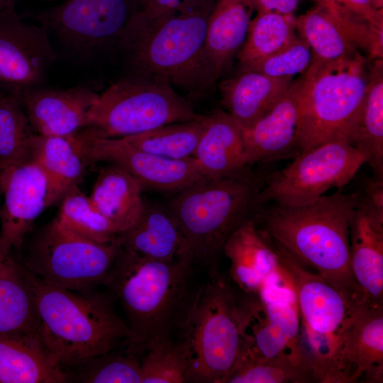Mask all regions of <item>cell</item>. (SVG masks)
Segmentation results:
<instances>
[{"label": "cell", "instance_id": "obj_20", "mask_svg": "<svg viewBox=\"0 0 383 383\" xmlns=\"http://www.w3.org/2000/svg\"><path fill=\"white\" fill-rule=\"evenodd\" d=\"M99 96L85 87L57 90L40 86L19 94L34 132L57 136H71L86 128L89 112Z\"/></svg>", "mask_w": 383, "mask_h": 383}, {"label": "cell", "instance_id": "obj_30", "mask_svg": "<svg viewBox=\"0 0 383 383\" xmlns=\"http://www.w3.org/2000/svg\"><path fill=\"white\" fill-rule=\"evenodd\" d=\"M365 106L353 141L364 155L375 179L383 177V65L377 59L369 72Z\"/></svg>", "mask_w": 383, "mask_h": 383}, {"label": "cell", "instance_id": "obj_28", "mask_svg": "<svg viewBox=\"0 0 383 383\" xmlns=\"http://www.w3.org/2000/svg\"><path fill=\"white\" fill-rule=\"evenodd\" d=\"M28 333L37 334L28 270L0 247V336Z\"/></svg>", "mask_w": 383, "mask_h": 383}, {"label": "cell", "instance_id": "obj_11", "mask_svg": "<svg viewBox=\"0 0 383 383\" xmlns=\"http://www.w3.org/2000/svg\"><path fill=\"white\" fill-rule=\"evenodd\" d=\"M365 162L360 150L346 140L320 144L299 153L282 170L267 174L259 201L262 206L309 204L331 189H341Z\"/></svg>", "mask_w": 383, "mask_h": 383}, {"label": "cell", "instance_id": "obj_19", "mask_svg": "<svg viewBox=\"0 0 383 383\" xmlns=\"http://www.w3.org/2000/svg\"><path fill=\"white\" fill-rule=\"evenodd\" d=\"M383 382V306L366 307L348 331L333 368L331 383Z\"/></svg>", "mask_w": 383, "mask_h": 383}, {"label": "cell", "instance_id": "obj_33", "mask_svg": "<svg viewBox=\"0 0 383 383\" xmlns=\"http://www.w3.org/2000/svg\"><path fill=\"white\" fill-rule=\"evenodd\" d=\"M204 126V115H200L194 120L163 125L123 138L145 152L179 160L193 157Z\"/></svg>", "mask_w": 383, "mask_h": 383}, {"label": "cell", "instance_id": "obj_36", "mask_svg": "<svg viewBox=\"0 0 383 383\" xmlns=\"http://www.w3.org/2000/svg\"><path fill=\"white\" fill-rule=\"evenodd\" d=\"M314 382L304 365L286 358H264L242 349L225 383Z\"/></svg>", "mask_w": 383, "mask_h": 383}, {"label": "cell", "instance_id": "obj_10", "mask_svg": "<svg viewBox=\"0 0 383 383\" xmlns=\"http://www.w3.org/2000/svg\"><path fill=\"white\" fill-rule=\"evenodd\" d=\"M120 246L118 241L101 243L82 238L55 218L34 238L24 266L54 285L88 291L103 284Z\"/></svg>", "mask_w": 383, "mask_h": 383}, {"label": "cell", "instance_id": "obj_27", "mask_svg": "<svg viewBox=\"0 0 383 383\" xmlns=\"http://www.w3.org/2000/svg\"><path fill=\"white\" fill-rule=\"evenodd\" d=\"M123 248L145 257L171 262L184 255V239L178 225L167 209L144 201L136 223L119 235Z\"/></svg>", "mask_w": 383, "mask_h": 383}, {"label": "cell", "instance_id": "obj_14", "mask_svg": "<svg viewBox=\"0 0 383 383\" xmlns=\"http://www.w3.org/2000/svg\"><path fill=\"white\" fill-rule=\"evenodd\" d=\"M55 59L43 26L24 22L15 10L0 12V91L19 95L40 86Z\"/></svg>", "mask_w": 383, "mask_h": 383}, {"label": "cell", "instance_id": "obj_13", "mask_svg": "<svg viewBox=\"0 0 383 383\" xmlns=\"http://www.w3.org/2000/svg\"><path fill=\"white\" fill-rule=\"evenodd\" d=\"M247 295L238 302L242 349L260 357L286 358L306 366L296 297L264 299Z\"/></svg>", "mask_w": 383, "mask_h": 383}, {"label": "cell", "instance_id": "obj_2", "mask_svg": "<svg viewBox=\"0 0 383 383\" xmlns=\"http://www.w3.org/2000/svg\"><path fill=\"white\" fill-rule=\"evenodd\" d=\"M215 0H194L155 16L133 13L117 43L132 74L162 78L194 97L216 82L205 43Z\"/></svg>", "mask_w": 383, "mask_h": 383}, {"label": "cell", "instance_id": "obj_41", "mask_svg": "<svg viewBox=\"0 0 383 383\" xmlns=\"http://www.w3.org/2000/svg\"><path fill=\"white\" fill-rule=\"evenodd\" d=\"M256 11L294 15L300 0H254Z\"/></svg>", "mask_w": 383, "mask_h": 383}, {"label": "cell", "instance_id": "obj_37", "mask_svg": "<svg viewBox=\"0 0 383 383\" xmlns=\"http://www.w3.org/2000/svg\"><path fill=\"white\" fill-rule=\"evenodd\" d=\"M141 353V383L186 382V355L172 336L152 342Z\"/></svg>", "mask_w": 383, "mask_h": 383}, {"label": "cell", "instance_id": "obj_39", "mask_svg": "<svg viewBox=\"0 0 383 383\" xmlns=\"http://www.w3.org/2000/svg\"><path fill=\"white\" fill-rule=\"evenodd\" d=\"M313 53L307 43L297 36L277 52L240 69L257 71L275 78H294L309 68Z\"/></svg>", "mask_w": 383, "mask_h": 383}, {"label": "cell", "instance_id": "obj_40", "mask_svg": "<svg viewBox=\"0 0 383 383\" xmlns=\"http://www.w3.org/2000/svg\"><path fill=\"white\" fill-rule=\"evenodd\" d=\"M343 9L383 30V12L376 10L370 0H331Z\"/></svg>", "mask_w": 383, "mask_h": 383}, {"label": "cell", "instance_id": "obj_9", "mask_svg": "<svg viewBox=\"0 0 383 383\" xmlns=\"http://www.w3.org/2000/svg\"><path fill=\"white\" fill-rule=\"evenodd\" d=\"M199 116L168 80L131 74L99 94L87 128L99 137L123 138Z\"/></svg>", "mask_w": 383, "mask_h": 383}, {"label": "cell", "instance_id": "obj_6", "mask_svg": "<svg viewBox=\"0 0 383 383\" xmlns=\"http://www.w3.org/2000/svg\"><path fill=\"white\" fill-rule=\"evenodd\" d=\"M187 360L186 382L225 383L243 345L240 315L228 280L217 267L190 290L173 331Z\"/></svg>", "mask_w": 383, "mask_h": 383}, {"label": "cell", "instance_id": "obj_31", "mask_svg": "<svg viewBox=\"0 0 383 383\" xmlns=\"http://www.w3.org/2000/svg\"><path fill=\"white\" fill-rule=\"evenodd\" d=\"M316 3L296 18V31L309 45L313 57L333 60L359 52L333 16L323 5Z\"/></svg>", "mask_w": 383, "mask_h": 383}, {"label": "cell", "instance_id": "obj_43", "mask_svg": "<svg viewBox=\"0 0 383 383\" xmlns=\"http://www.w3.org/2000/svg\"><path fill=\"white\" fill-rule=\"evenodd\" d=\"M16 0H0V12L15 10Z\"/></svg>", "mask_w": 383, "mask_h": 383}, {"label": "cell", "instance_id": "obj_4", "mask_svg": "<svg viewBox=\"0 0 383 383\" xmlns=\"http://www.w3.org/2000/svg\"><path fill=\"white\" fill-rule=\"evenodd\" d=\"M267 174L245 166L219 177H203L177 192L167 211L184 239V255L210 268L230 236L263 206L260 193Z\"/></svg>", "mask_w": 383, "mask_h": 383}, {"label": "cell", "instance_id": "obj_21", "mask_svg": "<svg viewBox=\"0 0 383 383\" xmlns=\"http://www.w3.org/2000/svg\"><path fill=\"white\" fill-rule=\"evenodd\" d=\"M223 252L228 258L231 279L246 294H257L281 268L278 253L250 220L228 239Z\"/></svg>", "mask_w": 383, "mask_h": 383}, {"label": "cell", "instance_id": "obj_22", "mask_svg": "<svg viewBox=\"0 0 383 383\" xmlns=\"http://www.w3.org/2000/svg\"><path fill=\"white\" fill-rule=\"evenodd\" d=\"M243 126L226 111L204 116V126L193 157L204 176L219 177L245 167Z\"/></svg>", "mask_w": 383, "mask_h": 383}, {"label": "cell", "instance_id": "obj_7", "mask_svg": "<svg viewBox=\"0 0 383 383\" xmlns=\"http://www.w3.org/2000/svg\"><path fill=\"white\" fill-rule=\"evenodd\" d=\"M369 81L366 60L359 52L333 60L313 57L299 96V154L329 141L353 145Z\"/></svg>", "mask_w": 383, "mask_h": 383}, {"label": "cell", "instance_id": "obj_29", "mask_svg": "<svg viewBox=\"0 0 383 383\" xmlns=\"http://www.w3.org/2000/svg\"><path fill=\"white\" fill-rule=\"evenodd\" d=\"M143 189L140 182L128 172L110 164L99 172L89 196L121 235L139 218L144 206L141 195Z\"/></svg>", "mask_w": 383, "mask_h": 383}, {"label": "cell", "instance_id": "obj_3", "mask_svg": "<svg viewBox=\"0 0 383 383\" xmlns=\"http://www.w3.org/2000/svg\"><path fill=\"white\" fill-rule=\"evenodd\" d=\"M37 334L62 368L74 367L126 344L129 331L111 294L74 291L28 271Z\"/></svg>", "mask_w": 383, "mask_h": 383}, {"label": "cell", "instance_id": "obj_12", "mask_svg": "<svg viewBox=\"0 0 383 383\" xmlns=\"http://www.w3.org/2000/svg\"><path fill=\"white\" fill-rule=\"evenodd\" d=\"M74 139L86 165L107 162L124 169L143 188L178 192L204 177L194 157L162 158L140 150L123 138H103L84 128Z\"/></svg>", "mask_w": 383, "mask_h": 383}, {"label": "cell", "instance_id": "obj_45", "mask_svg": "<svg viewBox=\"0 0 383 383\" xmlns=\"http://www.w3.org/2000/svg\"><path fill=\"white\" fill-rule=\"evenodd\" d=\"M1 189H0V197H1Z\"/></svg>", "mask_w": 383, "mask_h": 383}, {"label": "cell", "instance_id": "obj_34", "mask_svg": "<svg viewBox=\"0 0 383 383\" xmlns=\"http://www.w3.org/2000/svg\"><path fill=\"white\" fill-rule=\"evenodd\" d=\"M34 132L19 95L0 94V170L31 158Z\"/></svg>", "mask_w": 383, "mask_h": 383}, {"label": "cell", "instance_id": "obj_44", "mask_svg": "<svg viewBox=\"0 0 383 383\" xmlns=\"http://www.w3.org/2000/svg\"><path fill=\"white\" fill-rule=\"evenodd\" d=\"M372 6L377 11L383 12V0H370Z\"/></svg>", "mask_w": 383, "mask_h": 383}, {"label": "cell", "instance_id": "obj_16", "mask_svg": "<svg viewBox=\"0 0 383 383\" xmlns=\"http://www.w3.org/2000/svg\"><path fill=\"white\" fill-rule=\"evenodd\" d=\"M0 189L4 197L0 247L20 250L35 221L47 208V179L30 158L1 170Z\"/></svg>", "mask_w": 383, "mask_h": 383}, {"label": "cell", "instance_id": "obj_18", "mask_svg": "<svg viewBox=\"0 0 383 383\" xmlns=\"http://www.w3.org/2000/svg\"><path fill=\"white\" fill-rule=\"evenodd\" d=\"M350 267L365 307L383 306V211L365 196L350 227Z\"/></svg>", "mask_w": 383, "mask_h": 383}, {"label": "cell", "instance_id": "obj_23", "mask_svg": "<svg viewBox=\"0 0 383 383\" xmlns=\"http://www.w3.org/2000/svg\"><path fill=\"white\" fill-rule=\"evenodd\" d=\"M68 372L35 333L0 336V383H62Z\"/></svg>", "mask_w": 383, "mask_h": 383}, {"label": "cell", "instance_id": "obj_25", "mask_svg": "<svg viewBox=\"0 0 383 383\" xmlns=\"http://www.w3.org/2000/svg\"><path fill=\"white\" fill-rule=\"evenodd\" d=\"M255 11L254 0H215L205 50L216 80L230 67L243 45Z\"/></svg>", "mask_w": 383, "mask_h": 383}, {"label": "cell", "instance_id": "obj_24", "mask_svg": "<svg viewBox=\"0 0 383 383\" xmlns=\"http://www.w3.org/2000/svg\"><path fill=\"white\" fill-rule=\"evenodd\" d=\"M294 78H275L257 71L240 69L236 76L218 84L221 101L243 128L263 116L288 91Z\"/></svg>", "mask_w": 383, "mask_h": 383}, {"label": "cell", "instance_id": "obj_15", "mask_svg": "<svg viewBox=\"0 0 383 383\" xmlns=\"http://www.w3.org/2000/svg\"><path fill=\"white\" fill-rule=\"evenodd\" d=\"M132 14L126 0H68L37 18L65 45L89 50L118 40Z\"/></svg>", "mask_w": 383, "mask_h": 383}, {"label": "cell", "instance_id": "obj_42", "mask_svg": "<svg viewBox=\"0 0 383 383\" xmlns=\"http://www.w3.org/2000/svg\"><path fill=\"white\" fill-rule=\"evenodd\" d=\"M192 1L194 0H139L138 11L152 17Z\"/></svg>", "mask_w": 383, "mask_h": 383}, {"label": "cell", "instance_id": "obj_8", "mask_svg": "<svg viewBox=\"0 0 383 383\" xmlns=\"http://www.w3.org/2000/svg\"><path fill=\"white\" fill-rule=\"evenodd\" d=\"M274 249L295 293L306 366L314 382L331 383L344 338L363 308L352 303L317 273Z\"/></svg>", "mask_w": 383, "mask_h": 383}, {"label": "cell", "instance_id": "obj_5", "mask_svg": "<svg viewBox=\"0 0 383 383\" xmlns=\"http://www.w3.org/2000/svg\"><path fill=\"white\" fill-rule=\"evenodd\" d=\"M193 263L189 256L166 262L120 246L103 284L123 309L131 352L142 353L151 343L172 336L190 292Z\"/></svg>", "mask_w": 383, "mask_h": 383}, {"label": "cell", "instance_id": "obj_46", "mask_svg": "<svg viewBox=\"0 0 383 383\" xmlns=\"http://www.w3.org/2000/svg\"><path fill=\"white\" fill-rule=\"evenodd\" d=\"M3 92L0 91V94H2Z\"/></svg>", "mask_w": 383, "mask_h": 383}, {"label": "cell", "instance_id": "obj_38", "mask_svg": "<svg viewBox=\"0 0 383 383\" xmlns=\"http://www.w3.org/2000/svg\"><path fill=\"white\" fill-rule=\"evenodd\" d=\"M74 367L78 368L74 379L87 383H141L140 360L130 352L113 351L91 358Z\"/></svg>", "mask_w": 383, "mask_h": 383}, {"label": "cell", "instance_id": "obj_32", "mask_svg": "<svg viewBox=\"0 0 383 383\" xmlns=\"http://www.w3.org/2000/svg\"><path fill=\"white\" fill-rule=\"evenodd\" d=\"M297 36L294 15L256 11L245 40L237 54L240 67H246L277 52Z\"/></svg>", "mask_w": 383, "mask_h": 383}, {"label": "cell", "instance_id": "obj_35", "mask_svg": "<svg viewBox=\"0 0 383 383\" xmlns=\"http://www.w3.org/2000/svg\"><path fill=\"white\" fill-rule=\"evenodd\" d=\"M55 218L65 228L89 240L101 243L118 241L119 234L113 225L78 187L62 199Z\"/></svg>", "mask_w": 383, "mask_h": 383}, {"label": "cell", "instance_id": "obj_26", "mask_svg": "<svg viewBox=\"0 0 383 383\" xmlns=\"http://www.w3.org/2000/svg\"><path fill=\"white\" fill-rule=\"evenodd\" d=\"M74 135H34L31 159L47 179V208L61 201L83 179L87 165Z\"/></svg>", "mask_w": 383, "mask_h": 383}, {"label": "cell", "instance_id": "obj_1", "mask_svg": "<svg viewBox=\"0 0 383 383\" xmlns=\"http://www.w3.org/2000/svg\"><path fill=\"white\" fill-rule=\"evenodd\" d=\"M362 194L340 189L299 206H263L254 222L276 248L364 307L350 267V227Z\"/></svg>", "mask_w": 383, "mask_h": 383}, {"label": "cell", "instance_id": "obj_17", "mask_svg": "<svg viewBox=\"0 0 383 383\" xmlns=\"http://www.w3.org/2000/svg\"><path fill=\"white\" fill-rule=\"evenodd\" d=\"M304 74L294 79L288 91L263 116L250 126L243 128L245 166L299 155L297 129Z\"/></svg>", "mask_w": 383, "mask_h": 383}]
</instances>
